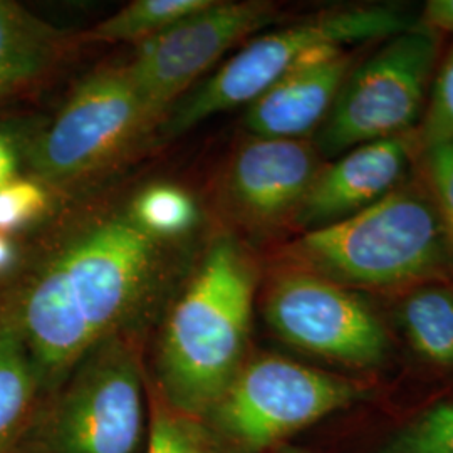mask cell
Listing matches in <instances>:
<instances>
[{"label":"cell","mask_w":453,"mask_h":453,"mask_svg":"<svg viewBox=\"0 0 453 453\" xmlns=\"http://www.w3.org/2000/svg\"><path fill=\"white\" fill-rule=\"evenodd\" d=\"M257 273L242 245L220 234L163 329L155 393L203 420L247 361Z\"/></svg>","instance_id":"6da1fadb"},{"label":"cell","mask_w":453,"mask_h":453,"mask_svg":"<svg viewBox=\"0 0 453 453\" xmlns=\"http://www.w3.org/2000/svg\"><path fill=\"white\" fill-rule=\"evenodd\" d=\"M128 217L150 237L160 241L188 232L198 220V209L183 188L155 183L134 196Z\"/></svg>","instance_id":"ac0fdd59"},{"label":"cell","mask_w":453,"mask_h":453,"mask_svg":"<svg viewBox=\"0 0 453 453\" xmlns=\"http://www.w3.org/2000/svg\"><path fill=\"white\" fill-rule=\"evenodd\" d=\"M415 26L417 20L402 7L353 5L326 11L291 27L264 34L180 101L163 128L170 134H181L213 114L249 106L303 65L321 61L348 46L387 41Z\"/></svg>","instance_id":"3957f363"},{"label":"cell","mask_w":453,"mask_h":453,"mask_svg":"<svg viewBox=\"0 0 453 453\" xmlns=\"http://www.w3.org/2000/svg\"><path fill=\"white\" fill-rule=\"evenodd\" d=\"M275 17L274 5L267 2H211L138 44L125 71L150 121L165 116L170 104L228 49L271 26Z\"/></svg>","instance_id":"30bf717a"},{"label":"cell","mask_w":453,"mask_h":453,"mask_svg":"<svg viewBox=\"0 0 453 453\" xmlns=\"http://www.w3.org/2000/svg\"><path fill=\"white\" fill-rule=\"evenodd\" d=\"M291 252L296 267L353 291H410L453 274L452 254L425 181L402 183L357 215L309 230Z\"/></svg>","instance_id":"7a4b0ae2"},{"label":"cell","mask_w":453,"mask_h":453,"mask_svg":"<svg viewBox=\"0 0 453 453\" xmlns=\"http://www.w3.org/2000/svg\"><path fill=\"white\" fill-rule=\"evenodd\" d=\"M366 396L348 378L262 355L243 363L202 421L219 452L262 453Z\"/></svg>","instance_id":"5b68a950"},{"label":"cell","mask_w":453,"mask_h":453,"mask_svg":"<svg viewBox=\"0 0 453 453\" xmlns=\"http://www.w3.org/2000/svg\"><path fill=\"white\" fill-rule=\"evenodd\" d=\"M398 321L408 344L432 366L453 370V288L421 284L405 292Z\"/></svg>","instance_id":"2e32d148"},{"label":"cell","mask_w":453,"mask_h":453,"mask_svg":"<svg viewBox=\"0 0 453 453\" xmlns=\"http://www.w3.org/2000/svg\"><path fill=\"white\" fill-rule=\"evenodd\" d=\"M355 65V56L341 50L292 71L249 104L247 128L256 138L303 140L323 127Z\"/></svg>","instance_id":"4fadbf2b"},{"label":"cell","mask_w":453,"mask_h":453,"mask_svg":"<svg viewBox=\"0 0 453 453\" xmlns=\"http://www.w3.org/2000/svg\"><path fill=\"white\" fill-rule=\"evenodd\" d=\"M279 453H306L304 450H299V449H291V447H286L282 449Z\"/></svg>","instance_id":"4316f807"},{"label":"cell","mask_w":453,"mask_h":453,"mask_svg":"<svg viewBox=\"0 0 453 453\" xmlns=\"http://www.w3.org/2000/svg\"><path fill=\"white\" fill-rule=\"evenodd\" d=\"M413 155V133L344 151L319 168L294 224L309 232L372 207L403 183Z\"/></svg>","instance_id":"7c38bea8"},{"label":"cell","mask_w":453,"mask_h":453,"mask_svg":"<svg viewBox=\"0 0 453 453\" xmlns=\"http://www.w3.org/2000/svg\"><path fill=\"white\" fill-rule=\"evenodd\" d=\"M417 153L453 142V48L438 67L421 116L413 131Z\"/></svg>","instance_id":"44dd1931"},{"label":"cell","mask_w":453,"mask_h":453,"mask_svg":"<svg viewBox=\"0 0 453 453\" xmlns=\"http://www.w3.org/2000/svg\"><path fill=\"white\" fill-rule=\"evenodd\" d=\"M65 35L24 5L0 0V99L44 76L61 58Z\"/></svg>","instance_id":"9a60e30c"},{"label":"cell","mask_w":453,"mask_h":453,"mask_svg":"<svg viewBox=\"0 0 453 453\" xmlns=\"http://www.w3.org/2000/svg\"><path fill=\"white\" fill-rule=\"evenodd\" d=\"M215 453H220V452H219V450H217V452H215Z\"/></svg>","instance_id":"83f0119b"},{"label":"cell","mask_w":453,"mask_h":453,"mask_svg":"<svg viewBox=\"0 0 453 453\" xmlns=\"http://www.w3.org/2000/svg\"><path fill=\"white\" fill-rule=\"evenodd\" d=\"M16 247L11 239L0 234V275L5 274L16 264Z\"/></svg>","instance_id":"484cf974"},{"label":"cell","mask_w":453,"mask_h":453,"mask_svg":"<svg viewBox=\"0 0 453 453\" xmlns=\"http://www.w3.org/2000/svg\"><path fill=\"white\" fill-rule=\"evenodd\" d=\"M44 396L12 304H7L0 311V453H24Z\"/></svg>","instance_id":"5bb4252c"},{"label":"cell","mask_w":453,"mask_h":453,"mask_svg":"<svg viewBox=\"0 0 453 453\" xmlns=\"http://www.w3.org/2000/svg\"><path fill=\"white\" fill-rule=\"evenodd\" d=\"M46 188L33 179L11 180L0 188V234L9 235L33 224L48 211Z\"/></svg>","instance_id":"7402d4cb"},{"label":"cell","mask_w":453,"mask_h":453,"mask_svg":"<svg viewBox=\"0 0 453 453\" xmlns=\"http://www.w3.org/2000/svg\"><path fill=\"white\" fill-rule=\"evenodd\" d=\"M440 34L421 26L387 39L341 88L318 133V151L336 158L370 142L417 130L437 71Z\"/></svg>","instance_id":"8992f818"},{"label":"cell","mask_w":453,"mask_h":453,"mask_svg":"<svg viewBox=\"0 0 453 453\" xmlns=\"http://www.w3.org/2000/svg\"><path fill=\"white\" fill-rule=\"evenodd\" d=\"M319 168V151L304 140L256 138L230 165L228 196L247 226L294 224Z\"/></svg>","instance_id":"8fae6325"},{"label":"cell","mask_w":453,"mask_h":453,"mask_svg":"<svg viewBox=\"0 0 453 453\" xmlns=\"http://www.w3.org/2000/svg\"><path fill=\"white\" fill-rule=\"evenodd\" d=\"M49 262L99 342L123 334L145 306L158 241L130 217H114L86 228Z\"/></svg>","instance_id":"52a82bcc"},{"label":"cell","mask_w":453,"mask_h":453,"mask_svg":"<svg viewBox=\"0 0 453 453\" xmlns=\"http://www.w3.org/2000/svg\"><path fill=\"white\" fill-rule=\"evenodd\" d=\"M425 185L434 198L453 257V142L421 153Z\"/></svg>","instance_id":"603a6c76"},{"label":"cell","mask_w":453,"mask_h":453,"mask_svg":"<svg viewBox=\"0 0 453 453\" xmlns=\"http://www.w3.org/2000/svg\"><path fill=\"white\" fill-rule=\"evenodd\" d=\"M146 415L136 355L123 334L110 336L50 395L24 453H136Z\"/></svg>","instance_id":"277c9868"},{"label":"cell","mask_w":453,"mask_h":453,"mask_svg":"<svg viewBox=\"0 0 453 453\" xmlns=\"http://www.w3.org/2000/svg\"><path fill=\"white\" fill-rule=\"evenodd\" d=\"M151 125L125 69H104L76 88L48 130L26 150L37 179L69 183L110 162Z\"/></svg>","instance_id":"9c48e42d"},{"label":"cell","mask_w":453,"mask_h":453,"mask_svg":"<svg viewBox=\"0 0 453 453\" xmlns=\"http://www.w3.org/2000/svg\"><path fill=\"white\" fill-rule=\"evenodd\" d=\"M378 453H453V402L423 411L389 438Z\"/></svg>","instance_id":"ffe728a7"},{"label":"cell","mask_w":453,"mask_h":453,"mask_svg":"<svg viewBox=\"0 0 453 453\" xmlns=\"http://www.w3.org/2000/svg\"><path fill=\"white\" fill-rule=\"evenodd\" d=\"M20 136L16 131L0 127V188L17 179V172L20 166Z\"/></svg>","instance_id":"cb8c5ba5"},{"label":"cell","mask_w":453,"mask_h":453,"mask_svg":"<svg viewBox=\"0 0 453 453\" xmlns=\"http://www.w3.org/2000/svg\"><path fill=\"white\" fill-rule=\"evenodd\" d=\"M213 0H136L108 17L88 34L101 42H138L166 31L211 5Z\"/></svg>","instance_id":"e0dca14e"},{"label":"cell","mask_w":453,"mask_h":453,"mask_svg":"<svg viewBox=\"0 0 453 453\" xmlns=\"http://www.w3.org/2000/svg\"><path fill=\"white\" fill-rule=\"evenodd\" d=\"M146 453H215L205 423L166 405L151 391L148 410Z\"/></svg>","instance_id":"d6986e66"},{"label":"cell","mask_w":453,"mask_h":453,"mask_svg":"<svg viewBox=\"0 0 453 453\" xmlns=\"http://www.w3.org/2000/svg\"><path fill=\"white\" fill-rule=\"evenodd\" d=\"M264 314L280 340L348 368H378L391 349L385 324L357 291L296 265L269 284Z\"/></svg>","instance_id":"ba28073f"},{"label":"cell","mask_w":453,"mask_h":453,"mask_svg":"<svg viewBox=\"0 0 453 453\" xmlns=\"http://www.w3.org/2000/svg\"><path fill=\"white\" fill-rule=\"evenodd\" d=\"M417 24L432 33L453 34V0H430Z\"/></svg>","instance_id":"d4e9b609"}]
</instances>
